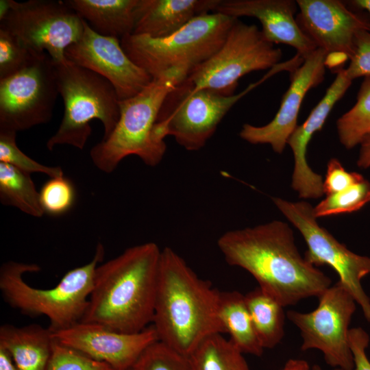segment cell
Returning a JSON list of instances; mask_svg holds the SVG:
<instances>
[{
	"label": "cell",
	"mask_w": 370,
	"mask_h": 370,
	"mask_svg": "<svg viewBox=\"0 0 370 370\" xmlns=\"http://www.w3.org/2000/svg\"><path fill=\"white\" fill-rule=\"evenodd\" d=\"M220 0H138L133 34L160 38L180 30L195 18L214 12Z\"/></svg>",
	"instance_id": "20"
},
{
	"label": "cell",
	"mask_w": 370,
	"mask_h": 370,
	"mask_svg": "<svg viewBox=\"0 0 370 370\" xmlns=\"http://www.w3.org/2000/svg\"><path fill=\"white\" fill-rule=\"evenodd\" d=\"M160 254L158 245L149 242L98 265L81 321L124 333L148 327L153 317Z\"/></svg>",
	"instance_id": "3"
},
{
	"label": "cell",
	"mask_w": 370,
	"mask_h": 370,
	"mask_svg": "<svg viewBox=\"0 0 370 370\" xmlns=\"http://www.w3.org/2000/svg\"><path fill=\"white\" fill-rule=\"evenodd\" d=\"M276 207L299 230L307 245L305 259L315 267L328 265L338 274L370 323V299L365 292L362 279L370 275V257L354 253L319 225L314 207L308 202L289 201L273 197Z\"/></svg>",
	"instance_id": "10"
},
{
	"label": "cell",
	"mask_w": 370,
	"mask_h": 370,
	"mask_svg": "<svg viewBox=\"0 0 370 370\" xmlns=\"http://www.w3.org/2000/svg\"><path fill=\"white\" fill-rule=\"evenodd\" d=\"M317 307L308 312L288 310L287 318L299 329L302 351L318 349L325 362L335 369L353 370L354 361L349 328L356 302L338 281L318 297Z\"/></svg>",
	"instance_id": "12"
},
{
	"label": "cell",
	"mask_w": 370,
	"mask_h": 370,
	"mask_svg": "<svg viewBox=\"0 0 370 370\" xmlns=\"http://www.w3.org/2000/svg\"><path fill=\"white\" fill-rule=\"evenodd\" d=\"M296 21L305 34L328 54H353L360 30L370 32V16L338 0H296Z\"/></svg>",
	"instance_id": "15"
},
{
	"label": "cell",
	"mask_w": 370,
	"mask_h": 370,
	"mask_svg": "<svg viewBox=\"0 0 370 370\" xmlns=\"http://www.w3.org/2000/svg\"><path fill=\"white\" fill-rule=\"evenodd\" d=\"M54 338L49 328L38 324L0 327V347L6 350L19 370H45Z\"/></svg>",
	"instance_id": "21"
},
{
	"label": "cell",
	"mask_w": 370,
	"mask_h": 370,
	"mask_svg": "<svg viewBox=\"0 0 370 370\" xmlns=\"http://www.w3.org/2000/svg\"><path fill=\"white\" fill-rule=\"evenodd\" d=\"M188 74L183 69H171L153 79L135 96L119 101L120 116L114 130L90 151L98 169L110 173L124 158L133 155L149 166L162 161L166 145L155 134L158 113L167 95Z\"/></svg>",
	"instance_id": "4"
},
{
	"label": "cell",
	"mask_w": 370,
	"mask_h": 370,
	"mask_svg": "<svg viewBox=\"0 0 370 370\" xmlns=\"http://www.w3.org/2000/svg\"><path fill=\"white\" fill-rule=\"evenodd\" d=\"M40 203L45 213L60 216L73 207L75 201V189L72 182L64 177H51L39 191Z\"/></svg>",
	"instance_id": "31"
},
{
	"label": "cell",
	"mask_w": 370,
	"mask_h": 370,
	"mask_svg": "<svg viewBox=\"0 0 370 370\" xmlns=\"http://www.w3.org/2000/svg\"><path fill=\"white\" fill-rule=\"evenodd\" d=\"M298 5L293 0H220L214 12L232 18H257L261 32L273 44L293 47L304 60L317 49L296 21Z\"/></svg>",
	"instance_id": "18"
},
{
	"label": "cell",
	"mask_w": 370,
	"mask_h": 370,
	"mask_svg": "<svg viewBox=\"0 0 370 370\" xmlns=\"http://www.w3.org/2000/svg\"><path fill=\"white\" fill-rule=\"evenodd\" d=\"M104 247L98 243L88 263L71 269L53 288L40 289L23 280L25 273L37 272L34 263L7 261L0 267V291L4 301L23 314L49 319V329L58 332L81 321L92 290L95 270L104 258Z\"/></svg>",
	"instance_id": "5"
},
{
	"label": "cell",
	"mask_w": 370,
	"mask_h": 370,
	"mask_svg": "<svg viewBox=\"0 0 370 370\" xmlns=\"http://www.w3.org/2000/svg\"><path fill=\"white\" fill-rule=\"evenodd\" d=\"M131 370H190L188 357L157 341L140 356Z\"/></svg>",
	"instance_id": "32"
},
{
	"label": "cell",
	"mask_w": 370,
	"mask_h": 370,
	"mask_svg": "<svg viewBox=\"0 0 370 370\" xmlns=\"http://www.w3.org/2000/svg\"><path fill=\"white\" fill-rule=\"evenodd\" d=\"M327 56L325 51L317 48L306 57L303 63L290 73V86L273 119L262 126L245 123L239 136L253 145L268 144L273 151L282 153L297 126L298 114L304 97L310 89L324 80Z\"/></svg>",
	"instance_id": "17"
},
{
	"label": "cell",
	"mask_w": 370,
	"mask_h": 370,
	"mask_svg": "<svg viewBox=\"0 0 370 370\" xmlns=\"http://www.w3.org/2000/svg\"><path fill=\"white\" fill-rule=\"evenodd\" d=\"M349 341L354 361L353 370H370V361L366 354L369 334L362 328H353L349 330Z\"/></svg>",
	"instance_id": "36"
},
{
	"label": "cell",
	"mask_w": 370,
	"mask_h": 370,
	"mask_svg": "<svg viewBox=\"0 0 370 370\" xmlns=\"http://www.w3.org/2000/svg\"><path fill=\"white\" fill-rule=\"evenodd\" d=\"M245 297L261 345L264 349L275 347L284 335V307L260 287L247 293Z\"/></svg>",
	"instance_id": "24"
},
{
	"label": "cell",
	"mask_w": 370,
	"mask_h": 370,
	"mask_svg": "<svg viewBox=\"0 0 370 370\" xmlns=\"http://www.w3.org/2000/svg\"><path fill=\"white\" fill-rule=\"evenodd\" d=\"M42 54L31 50L14 34L0 27V79L21 71Z\"/></svg>",
	"instance_id": "29"
},
{
	"label": "cell",
	"mask_w": 370,
	"mask_h": 370,
	"mask_svg": "<svg viewBox=\"0 0 370 370\" xmlns=\"http://www.w3.org/2000/svg\"><path fill=\"white\" fill-rule=\"evenodd\" d=\"M357 166L360 169L370 167V135L366 136L360 143Z\"/></svg>",
	"instance_id": "37"
},
{
	"label": "cell",
	"mask_w": 370,
	"mask_h": 370,
	"mask_svg": "<svg viewBox=\"0 0 370 370\" xmlns=\"http://www.w3.org/2000/svg\"><path fill=\"white\" fill-rule=\"evenodd\" d=\"M334 370H342L341 369H334Z\"/></svg>",
	"instance_id": "42"
},
{
	"label": "cell",
	"mask_w": 370,
	"mask_h": 370,
	"mask_svg": "<svg viewBox=\"0 0 370 370\" xmlns=\"http://www.w3.org/2000/svg\"><path fill=\"white\" fill-rule=\"evenodd\" d=\"M282 56V50L266 40L256 25L236 19L219 50L193 69L186 80L195 89L232 95L242 77L272 69Z\"/></svg>",
	"instance_id": "9"
},
{
	"label": "cell",
	"mask_w": 370,
	"mask_h": 370,
	"mask_svg": "<svg viewBox=\"0 0 370 370\" xmlns=\"http://www.w3.org/2000/svg\"><path fill=\"white\" fill-rule=\"evenodd\" d=\"M345 69L336 71V76L325 94L312 110L306 120L297 125L287 145L292 149L294 169L291 186L302 199H317L324 194L322 176L314 172L306 160L307 147L313 135L323 127L335 104L352 85Z\"/></svg>",
	"instance_id": "19"
},
{
	"label": "cell",
	"mask_w": 370,
	"mask_h": 370,
	"mask_svg": "<svg viewBox=\"0 0 370 370\" xmlns=\"http://www.w3.org/2000/svg\"><path fill=\"white\" fill-rule=\"evenodd\" d=\"M97 34L121 40L132 34L138 0H66Z\"/></svg>",
	"instance_id": "22"
},
{
	"label": "cell",
	"mask_w": 370,
	"mask_h": 370,
	"mask_svg": "<svg viewBox=\"0 0 370 370\" xmlns=\"http://www.w3.org/2000/svg\"><path fill=\"white\" fill-rule=\"evenodd\" d=\"M336 130L340 143L347 149L370 135V76L364 77L355 104L336 121Z\"/></svg>",
	"instance_id": "27"
},
{
	"label": "cell",
	"mask_w": 370,
	"mask_h": 370,
	"mask_svg": "<svg viewBox=\"0 0 370 370\" xmlns=\"http://www.w3.org/2000/svg\"><path fill=\"white\" fill-rule=\"evenodd\" d=\"M45 370L113 369L108 364L95 360L55 339L52 353Z\"/></svg>",
	"instance_id": "33"
},
{
	"label": "cell",
	"mask_w": 370,
	"mask_h": 370,
	"mask_svg": "<svg viewBox=\"0 0 370 370\" xmlns=\"http://www.w3.org/2000/svg\"><path fill=\"white\" fill-rule=\"evenodd\" d=\"M131 370V369H130Z\"/></svg>",
	"instance_id": "43"
},
{
	"label": "cell",
	"mask_w": 370,
	"mask_h": 370,
	"mask_svg": "<svg viewBox=\"0 0 370 370\" xmlns=\"http://www.w3.org/2000/svg\"><path fill=\"white\" fill-rule=\"evenodd\" d=\"M345 69L351 80L370 76V32L359 31L355 38L354 52Z\"/></svg>",
	"instance_id": "34"
},
{
	"label": "cell",
	"mask_w": 370,
	"mask_h": 370,
	"mask_svg": "<svg viewBox=\"0 0 370 370\" xmlns=\"http://www.w3.org/2000/svg\"><path fill=\"white\" fill-rule=\"evenodd\" d=\"M0 201L34 217L45 214L31 174L3 162H0Z\"/></svg>",
	"instance_id": "25"
},
{
	"label": "cell",
	"mask_w": 370,
	"mask_h": 370,
	"mask_svg": "<svg viewBox=\"0 0 370 370\" xmlns=\"http://www.w3.org/2000/svg\"><path fill=\"white\" fill-rule=\"evenodd\" d=\"M346 3L354 10L366 11L370 16V0H352L347 1Z\"/></svg>",
	"instance_id": "40"
},
{
	"label": "cell",
	"mask_w": 370,
	"mask_h": 370,
	"mask_svg": "<svg viewBox=\"0 0 370 370\" xmlns=\"http://www.w3.org/2000/svg\"><path fill=\"white\" fill-rule=\"evenodd\" d=\"M52 335L60 343L108 364L113 370H130L143 352L158 341L152 325L138 332L124 333L79 321Z\"/></svg>",
	"instance_id": "16"
},
{
	"label": "cell",
	"mask_w": 370,
	"mask_h": 370,
	"mask_svg": "<svg viewBox=\"0 0 370 370\" xmlns=\"http://www.w3.org/2000/svg\"><path fill=\"white\" fill-rule=\"evenodd\" d=\"M364 178L357 172L347 171L337 158H332L328 162L323 193L328 196L341 192Z\"/></svg>",
	"instance_id": "35"
},
{
	"label": "cell",
	"mask_w": 370,
	"mask_h": 370,
	"mask_svg": "<svg viewBox=\"0 0 370 370\" xmlns=\"http://www.w3.org/2000/svg\"><path fill=\"white\" fill-rule=\"evenodd\" d=\"M219 317L230 341L243 354L260 356L264 351L254 330L245 295L238 291L220 292Z\"/></svg>",
	"instance_id": "23"
},
{
	"label": "cell",
	"mask_w": 370,
	"mask_h": 370,
	"mask_svg": "<svg viewBox=\"0 0 370 370\" xmlns=\"http://www.w3.org/2000/svg\"><path fill=\"white\" fill-rule=\"evenodd\" d=\"M311 370H323L321 368L320 366L319 365H314L312 368H311Z\"/></svg>",
	"instance_id": "41"
},
{
	"label": "cell",
	"mask_w": 370,
	"mask_h": 370,
	"mask_svg": "<svg viewBox=\"0 0 370 370\" xmlns=\"http://www.w3.org/2000/svg\"><path fill=\"white\" fill-rule=\"evenodd\" d=\"M0 370H19L8 352L1 347Z\"/></svg>",
	"instance_id": "38"
},
{
	"label": "cell",
	"mask_w": 370,
	"mask_h": 370,
	"mask_svg": "<svg viewBox=\"0 0 370 370\" xmlns=\"http://www.w3.org/2000/svg\"><path fill=\"white\" fill-rule=\"evenodd\" d=\"M58 95L55 62L47 53L0 79V132L17 133L48 123Z\"/></svg>",
	"instance_id": "13"
},
{
	"label": "cell",
	"mask_w": 370,
	"mask_h": 370,
	"mask_svg": "<svg viewBox=\"0 0 370 370\" xmlns=\"http://www.w3.org/2000/svg\"><path fill=\"white\" fill-rule=\"evenodd\" d=\"M84 25L80 38L65 51L69 61L108 79L120 101L135 96L151 82L152 77L123 51L121 40L97 34L84 20Z\"/></svg>",
	"instance_id": "14"
},
{
	"label": "cell",
	"mask_w": 370,
	"mask_h": 370,
	"mask_svg": "<svg viewBox=\"0 0 370 370\" xmlns=\"http://www.w3.org/2000/svg\"><path fill=\"white\" fill-rule=\"evenodd\" d=\"M55 64L64 109L58 129L47 142L48 150L61 145L83 149L92 134L90 123L93 119L103 124V138L108 137L120 116V100L114 86L100 75L67 59Z\"/></svg>",
	"instance_id": "6"
},
{
	"label": "cell",
	"mask_w": 370,
	"mask_h": 370,
	"mask_svg": "<svg viewBox=\"0 0 370 370\" xmlns=\"http://www.w3.org/2000/svg\"><path fill=\"white\" fill-rule=\"evenodd\" d=\"M188 359L190 370H249L243 354L221 334L205 339Z\"/></svg>",
	"instance_id": "26"
},
{
	"label": "cell",
	"mask_w": 370,
	"mask_h": 370,
	"mask_svg": "<svg viewBox=\"0 0 370 370\" xmlns=\"http://www.w3.org/2000/svg\"><path fill=\"white\" fill-rule=\"evenodd\" d=\"M220 292L170 247L161 250L152 325L158 341L188 357L208 337L225 333Z\"/></svg>",
	"instance_id": "2"
},
{
	"label": "cell",
	"mask_w": 370,
	"mask_h": 370,
	"mask_svg": "<svg viewBox=\"0 0 370 370\" xmlns=\"http://www.w3.org/2000/svg\"><path fill=\"white\" fill-rule=\"evenodd\" d=\"M225 261L247 271L284 307L318 297L331 279L299 254L293 232L282 221L230 230L217 241Z\"/></svg>",
	"instance_id": "1"
},
{
	"label": "cell",
	"mask_w": 370,
	"mask_h": 370,
	"mask_svg": "<svg viewBox=\"0 0 370 370\" xmlns=\"http://www.w3.org/2000/svg\"><path fill=\"white\" fill-rule=\"evenodd\" d=\"M370 202V182L365 178L349 188L326 196L314 207L317 218L352 213Z\"/></svg>",
	"instance_id": "28"
},
{
	"label": "cell",
	"mask_w": 370,
	"mask_h": 370,
	"mask_svg": "<svg viewBox=\"0 0 370 370\" xmlns=\"http://www.w3.org/2000/svg\"><path fill=\"white\" fill-rule=\"evenodd\" d=\"M268 78L265 75L242 92L229 96L195 89L186 78L166 97L155 125V134L161 140L172 136L186 150L198 151L213 136L232 107Z\"/></svg>",
	"instance_id": "8"
},
{
	"label": "cell",
	"mask_w": 370,
	"mask_h": 370,
	"mask_svg": "<svg viewBox=\"0 0 370 370\" xmlns=\"http://www.w3.org/2000/svg\"><path fill=\"white\" fill-rule=\"evenodd\" d=\"M16 133L0 132V162L10 164L32 174L40 173L51 177L64 176L60 166H51L39 163L23 153L17 146Z\"/></svg>",
	"instance_id": "30"
},
{
	"label": "cell",
	"mask_w": 370,
	"mask_h": 370,
	"mask_svg": "<svg viewBox=\"0 0 370 370\" xmlns=\"http://www.w3.org/2000/svg\"><path fill=\"white\" fill-rule=\"evenodd\" d=\"M236 19L219 12L207 13L169 36L155 38L132 34L122 38L121 45L152 79L175 69L190 73L219 50Z\"/></svg>",
	"instance_id": "7"
},
{
	"label": "cell",
	"mask_w": 370,
	"mask_h": 370,
	"mask_svg": "<svg viewBox=\"0 0 370 370\" xmlns=\"http://www.w3.org/2000/svg\"><path fill=\"white\" fill-rule=\"evenodd\" d=\"M0 27L14 34L31 50L46 53L59 63L66 60V49L80 38L84 25L67 1L9 0Z\"/></svg>",
	"instance_id": "11"
},
{
	"label": "cell",
	"mask_w": 370,
	"mask_h": 370,
	"mask_svg": "<svg viewBox=\"0 0 370 370\" xmlns=\"http://www.w3.org/2000/svg\"><path fill=\"white\" fill-rule=\"evenodd\" d=\"M281 370H311V368L304 360L290 359Z\"/></svg>",
	"instance_id": "39"
}]
</instances>
